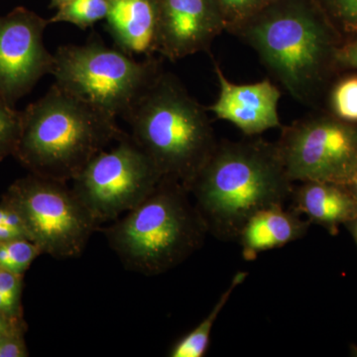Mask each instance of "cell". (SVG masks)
<instances>
[{
  "mask_svg": "<svg viewBox=\"0 0 357 357\" xmlns=\"http://www.w3.org/2000/svg\"><path fill=\"white\" fill-rule=\"evenodd\" d=\"M124 121L162 178L190 192L218 143L206 107L175 75L162 70Z\"/></svg>",
  "mask_w": 357,
  "mask_h": 357,
  "instance_id": "obj_3",
  "label": "cell"
},
{
  "mask_svg": "<svg viewBox=\"0 0 357 357\" xmlns=\"http://www.w3.org/2000/svg\"><path fill=\"white\" fill-rule=\"evenodd\" d=\"M347 187L351 188V194L354 195L357 202V173L354 175V177L351 178V182L347 185Z\"/></svg>",
  "mask_w": 357,
  "mask_h": 357,
  "instance_id": "obj_29",
  "label": "cell"
},
{
  "mask_svg": "<svg viewBox=\"0 0 357 357\" xmlns=\"http://www.w3.org/2000/svg\"><path fill=\"white\" fill-rule=\"evenodd\" d=\"M335 117L345 122H357V76L349 77L337 84L331 96Z\"/></svg>",
  "mask_w": 357,
  "mask_h": 357,
  "instance_id": "obj_19",
  "label": "cell"
},
{
  "mask_svg": "<svg viewBox=\"0 0 357 357\" xmlns=\"http://www.w3.org/2000/svg\"><path fill=\"white\" fill-rule=\"evenodd\" d=\"M293 192L276 143L262 139L218 142L190 189L208 234L223 241H238L255 213Z\"/></svg>",
  "mask_w": 357,
  "mask_h": 357,
  "instance_id": "obj_1",
  "label": "cell"
},
{
  "mask_svg": "<svg viewBox=\"0 0 357 357\" xmlns=\"http://www.w3.org/2000/svg\"><path fill=\"white\" fill-rule=\"evenodd\" d=\"M22 275L0 267V293L9 299L20 302Z\"/></svg>",
  "mask_w": 357,
  "mask_h": 357,
  "instance_id": "obj_24",
  "label": "cell"
},
{
  "mask_svg": "<svg viewBox=\"0 0 357 357\" xmlns=\"http://www.w3.org/2000/svg\"><path fill=\"white\" fill-rule=\"evenodd\" d=\"M335 63L342 68L357 70V37L354 41L338 47Z\"/></svg>",
  "mask_w": 357,
  "mask_h": 357,
  "instance_id": "obj_26",
  "label": "cell"
},
{
  "mask_svg": "<svg viewBox=\"0 0 357 357\" xmlns=\"http://www.w3.org/2000/svg\"><path fill=\"white\" fill-rule=\"evenodd\" d=\"M157 53L177 61L208 51L225 30L217 0H154Z\"/></svg>",
  "mask_w": 357,
  "mask_h": 357,
  "instance_id": "obj_11",
  "label": "cell"
},
{
  "mask_svg": "<svg viewBox=\"0 0 357 357\" xmlns=\"http://www.w3.org/2000/svg\"><path fill=\"white\" fill-rule=\"evenodd\" d=\"M126 134L116 119L53 84L21 116L16 151L34 175L68 183Z\"/></svg>",
  "mask_w": 357,
  "mask_h": 357,
  "instance_id": "obj_4",
  "label": "cell"
},
{
  "mask_svg": "<svg viewBox=\"0 0 357 357\" xmlns=\"http://www.w3.org/2000/svg\"><path fill=\"white\" fill-rule=\"evenodd\" d=\"M20 238L30 239L24 220L13 204L6 201L0 204V243Z\"/></svg>",
  "mask_w": 357,
  "mask_h": 357,
  "instance_id": "obj_23",
  "label": "cell"
},
{
  "mask_svg": "<svg viewBox=\"0 0 357 357\" xmlns=\"http://www.w3.org/2000/svg\"><path fill=\"white\" fill-rule=\"evenodd\" d=\"M273 0H217L225 30L231 32L237 26L262 10Z\"/></svg>",
  "mask_w": 357,
  "mask_h": 357,
  "instance_id": "obj_20",
  "label": "cell"
},
{
  "mask_svg": "<svg viewBox=\"0 0 357 357\" xmlns=\"http://www.w3.org/2000/svg\"><path fill=\"white\" fill-rule=\"evenodd\" d=\"M220 93L206 107L218 119L236 126L246 136L259 135L269 129L282 128L278 105L280 89L269 79L255 84L231 83L215 63Z\"/></svg>",
  "mask_w": 357,
  "mask_h": 357,
  "instance_id": "obj_12",
  "label": "cell"
},
{
  "mask_svg": "<svg viewBox=\"0 0 357 357\" xmlns=\"http://www.w3.org/2000/svg\"><path fill=\"white\" fill-rule=\"evenodd\" d=\"M352 222V232H354V236L356 237V241L357 243V215L356 217L352 218L351 220Z\"/></svg>",
  "mask_w": 357,
  "mask_h": 357,
  "instance_id": "obj_31",
  "label": "cell"
},
{
  "mask_svg": "<svg viewBox=\"0 0 357 357\" xmlns=\"http://www.w3.org/2000/svg\"><path fill=\"white\" fill-rule=\"evenodd\" d=\"M100 230L126 269L146 276L177 267L208 234L189 191L164 178L144 201Z\"/></svg>",
  "mask_w": 357,
  "mask_h": 357,
  "instance_id": "obj_5",
  "label": "cell"
},
{
  "mask_svg": "<svg viewBox=\"0 0 357 357\" xmlns=\"http://www.w3.org/2000/svg\"><path fill=\"white\" fill-rule=\"evenodd\" d=\"M24 342L21 337L20 332L4 337L0 345V357H24L27 356Z\"/></svg>",
  "mask_w": 357,
  "mask_h": 357,
  "instance_id": "obj_25",
  "label": "cell"
},
{
  "mask_svg": "<svg viewBox=\"0 0 357 357\" xmlns=\"http://www.w3.org/2000/svg\"><path fill=\"white\" fill-rule=\"evenodd\" d=\"M271 76L302 105H314L332 66L335 26L317 0H273L232 30Z\"/></svg>",
  "mask_w": 357,
  "mask_h": 357,
  "instance_id": "obj_2",
  "label": "cell"
},
{
  "mask_svg": "<svg viewBox=\"0 0 357 357\" xmlns=\"http://www.w3.org/2000/svg\"><path fill=\"white\" fill-rule=\"evenodd\" d=\"M109 4L110 0H70L58 7L49 22L70 23L84 30L107 18Z\"/></svg>",
  "mask_w": 357,
  "mask_h": 357,
  "instance_id": "obj_17",
  "label": "cell"
},
{
  "mask_svg": "<svg viewBox=\"0 0 357 357\" xmlns=\"http://www.w3.org/2000/svg\"><path fill=\"white\" fill-rule=\"evenodd\" d=\"M248 277L246 272H238L230 282L229 288L223 292L218 299L217 304L213 307L208 316L202 321L192 332L188 333L184 337L174 345L171 349V357H202L208 351L211 330L217 321L218 314L222 311L225 304L229 302L230 296L234 293V289L238 287Z\"/></svg>",
  "mask_w": 357,
  "mask_h": 357,
  "instance_id": "obj_16",
  "label": "cell"
},
{
  "mask_svg": "<svg viewBox=\"0 0 357 357\" xmlns=\"http://www.w3.org/2000/svg\"><path fill=\"white\" fill-rule=\"evenodd\" d=\"M42 255L36 243L27 238L13 239L0 243V267L22 275Z\"/></svg>",
  "mask_w": 357,
  "mask_h": 357,
  "instance_id": "obj_18",
  "label": "cell"
},
{
  "mask_svg": "<svg viewBox=\"0 0 357 357\" xmlns=\"http://www.w3.org/2000/svg\"><path fill=\"white\" fill-rule=\"evenodd\" d=\"M107 29L117 48L129 55L157 53V13L154 0H110Z\"/></svg>",
  "mask_w": 357,
  "mask_h": 357,
  "instance_id": "obj_13",
  "label": "cell"
},
{
  "mask_svg": "<svg viewBox=\"0 0 357 357\" xmlns=\"http://www.w3.org/2000/svg\"><path fill=\"white\" fill-rule=\"evenodd\" d=\"M18 309H20V302L9 299L0 293V312L10 317H17Z\"/></svg>",
  "mask_w": 357,
  "mask_h": 357,
  "instance_id": "obj_28",
  "label": "cell"
},
{
  "mask_svg": "<svg viewBox=\"0 0 357 357\" xmlns=\"http://www.w3.org/2000/svg\"><path fill=\"white\" fill-rule=\"evenodd\" d=\"M310 222L297 211L272 206L255 213L244 225L238 241L244 259L253 260L263 251L281 248L306 236Z\"/></svg>",
  "mask_w": 357,
  "mask_h": 357,
  "instance_id": "obj_14",
  "label": "cell"
},
{
  "mask_svg": "<svg viewBox=\"0 0 357 357\" xmlns=\"http://www.w3.org/2000/svg\"><path fill=\"white\" fill-rule=\"evenodd\" d=\"M17 332H20L17 317H10L0 312V337H7Z\"/></svg>",
  "mask_w": 357,
  "mask_h": 357,
  "instance_id": "obj_27",
  "label": "cell"
},
{
  "mask_svg": "<svg viewBox=\"0 0 357 357\" xmlns=\"http://www.w3.org/2000/svg\"><path fill=\"white\" fill-rule=\"evenodd\" d=\"M4 337H0V345H1L2 340H3Z\"/></svg>",
  "mask_w": 357,
  "mask_h": 357,
  "instance_id": "obj_32",
  "label": "cell"
},
{
  "mask_svg": "<svg viewBox=\"0 0 357 357\" xmlns=\"http://www.w3.org/2000/svg\"><path fill=\"white\" fill-rule=\"evenodd\" d=\"M330 20L342 32L357 37V0H317Z\"/></svg>",
  "mask_w": 357,
  "mask_h": 357,
  "instance_id": "obj_21",
  "label": "cell"
},
{
  "mask_svg": "<svg viewBox=\"0 0 357 357\" xmlns=\"http://www.w3.org/2000/svg\"><path fill=\"white\" fill-rule=\"evenodd\" d=\"M158 59L137 61L93 37L82 45L60 47L51 75L59 89L103 114L124 119L161 72Z\"/></svg>",
  "mask_w": 357,
  "mask_h": 357,
  "instance_id": "obj_6",
  "label": "cell"
},
{
  "mask_svg": "<svg viewBox=\"0 0 357 357\" xmlns=\"http://www.w3.org/2000/svg\"><path fill=\"white\" fill-rule=\"evenodd\" d=\"M161 180L153 162L128 132L89 161L72 181V190L100 227L138 206Z\"/></svg>",
  "mask_w": 357,
  "mask_h": 357,
  "instance_id": "obj_8",
  "label": "cell"
},
{
  "mask_svg": "<svg viewBox=\"0 0 357 357\" xmlns=\"http://www.w3.org/2000/svg\"><path fill=\"white\" fill-rule=\"evenodd\" d=\"M20 128L21 117L14 114L0 96V156L16 149Z\"/></svg>",
  "mask_w": 357,
  "mask_h": 357,
  "instance_id": "obj_22",
  "label": "cell"
},
{
  "mask_svg": "<svg viewBox=\"0 0 357 357\" xmlns=\"http://www.w3.org/2000/svg\"><path fill=\"white\" fill-rule=\"evenodd\" d=\"M70 0H51V7L53 8H58V7L62 6L63 4L67 3Z\"/></svg>",
  "mask_w": 357,
  "mask_h": 357,
  "instance_id": "obj_30",
  "label": "cell"
},
{
  "mask_svg": "<svg viewBox=\"0 0 357 357\" xmlns=\"http://www.w3.org/2000/svg\"><path fill=\"white\" fill-rule=\"evenodd\" d=\"M6 201L24 220L30 241L56 259L79 257L100 229L62 181L33 175L16 183Z\"/></svg>",
  "mask_w": 357,
  "mask_h": 357,
  "instance_id": "obj_7",
  "label": "cell"
},
{
  "mask_svg": "<svg viewBox=\"0 0 357 357\" xmlns=\"http://www.w3.org/2000/svg\"><path fill=\"white\" fill-rule=\"evenodd\" d=\"M49 24V20L23 7L0 17V96L6 102L20 98L51 74L54 54L43 42Z\"/></svg>",
  "mask_w": 357,
  "mask_h": 357,
  "instance_id": "obj_10",
  "label": "cell"
},
{
  "mask_svg": "<svg viewBox=\"0 0 357 357\" xmlns=\"http://www.w3.org/2000/svg\"><path fill=\"white\" fill-rule=\"evenodd\" d=\"M295 211L309 220L335 229L357 215V202L345 185L326 182H303L294 189Z\"/></svg>",
  "mask_w": 357,
  "mask_h": 357,
  "instance_id": "obj_15",
  "label": "cell"
},
{
  "mask_svg": "<svg viewBox=\"0 0 357 357\" xmlns=\"http://www.w3.org/2000/svg\"><path fill=\"white\" fill-rule=\"evenodd\" d=\"M276 146L293 183L347 185L357 173V128L337 117H307L284 126Z\"/></svg>",
  "mask_w": 357,
  "mask_h": 357,
  "instance_id": "obj_9",
  "label": "cell"
}]
</instances>
